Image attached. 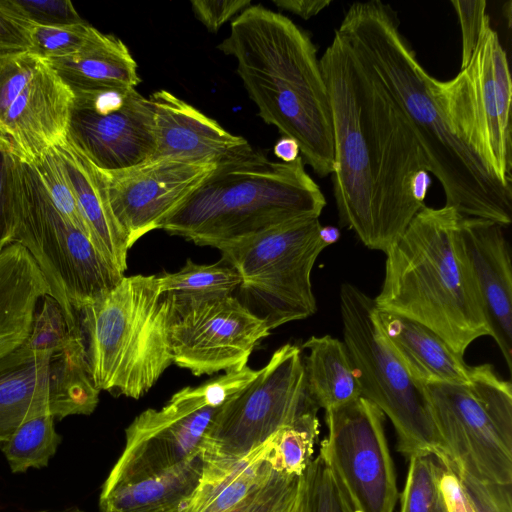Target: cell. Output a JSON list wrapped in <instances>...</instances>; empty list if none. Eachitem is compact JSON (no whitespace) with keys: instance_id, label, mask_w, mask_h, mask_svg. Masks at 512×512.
I'll list each match as a JSON object with an SVG mask.
<instances>
[{"instance_id":"1","label":"cell","mask_w":512,"mask_h":512,"mask_svg":"<svg viewBox=\"0 0 512 512\" xmlns=\"http://www.w3.org/2000/svg\"><path fill=\"white\" fill-rule=\"evenodd\" d=\"M333 123V194L340 225L386 253L425 205L413 194L428 171L406 116L335 31L319 59Z\"/></svg>"},{"instance_id":"35","label":"cell","mask_w":512,"mask_h":512,"mask_svg":"<svg viewBox=\"0 0 512 512\" xmlns=\"http://www.w3.org/2000/svg\"><path fill=\"white\" fill-rule=\"evenodd\" d=\"M94 29L86 21L60 27L32 25L30 52L43 60L70 56L85 45Z\"/></svg>"},{"instance_id":"4","label":"cell","mask_w":512,"mask_h":512,"mask_svg":"<svg viewBox=\"0 0 512 512\" xmlns=\"http://www.w3.org/2000/svg\"><path fill=\"white\" fill-rule=\"evenodd\" d=\"M461 213L424 205L386 251L380 311L414 320L438 334L458 355L489 335L482 301L465 257Z\"/></svg>"},{"instance_id":"17","label":"cell","mask_w":512,"mask_h":512,"mask_svg":"<svg viewBox=\"0 0 512 512\" xmlns=\"http://www.w3.org/2000/svg\"><path fill=\"white\" fill-rule=\"evenodd\" d=\"M168 296L173 363L195 376L242 369L270 334L266 321L232 295Z\"/></svg>"},{"instance_id":"42","label":"cell","mask_w":512,"mask_h":512,"mask_svg":"<svg viewBox=\"0 0 512 512\" xmlns=\"http://www.w3.org/2000/svg\"><path fill=\"white\" fill-rule=\"evenodd\" d=\"M32 24L20 18L0 0V55L30 52Z\"/></svg>"},{"instance_id":"22","label":"cell","mask_w":512,"mask_h":512,"mask_svg":"<svg viewBox=\"0 0 512 512\" xmlns=\"http://www.w3.org/2000/svg\"><path fill=\"white\" fill-rule=\"evenodd\" d=\"M71 186L89 238L118 271L127 269V237L109 204L100 170L67 138L53 147Z\"/></svg>"},{"instance_id":"34","label":"cell","mask_w":512,"mask_h":512,"mask_svg":"<svg viewBox=\"0 0 512 512\" xmlns=\"http://www.w3.org/2000/svg\"><path fill=\"white\" fill-rule=\"evenodd\" d=\"M31 164L54 206L73 226L89 238L71 186L54 149L52 148Z\"/></svg>"},{"instance_id":"43","label":"cell","mask_w":512,"mask_h":512,"mask_svg":"<svg viewBox=\"0 0 512 512\" xmlns=\"http://www.w3.org/2000/svg\"><path fill=\"white\" fill-rule=\"evenodd\" d=\"M251 5L249 0H192L191 7L209 32L216 33L223 24Z\"/></svg>"},{"instance_id":"38","label":"cell","mask_w":512,"mask_h":512,"mask_svg":"<svg viewBox=\"0 0 512 512\" xmlns=\"http://www.w3.org/2000/svg\"><path fill=\"white\" fill-rule=\"evenodd\" d=\"M19 158L0 143V252L14 243Z\"/></svg>"},{"instance_id":"12","label":"cell","mask_w":512,"mask_h":512,"mask_svg":"<svg viewBox=\"0 0 512 512\" xmlns=\"http://www.w3.org/2000/svg\"><path fill=\"white\" fill-rule=\"evenodd\" d=\"M321 228L319 218L297 219L218 249L270 330L315 314L311 273L328 246Z\"/></svg>"},{"instance_id":"30","label":"cell","mask_w":512,"mask_h":512,"mask_svg":"<svg viewBox=\"0 0 512 512\" xmlns=\"http://www.w3.org/2000/svg\"><path fill=\"white\" fill-rule=\"evenodd\" d=\"M161 293L180 297L210 298L232 295L241 285V277L229 264H196L187 259L177 272L157 276Z\"/></svg>"},{"instance_id":"8","label":"cell","mask_w":512,"mask_h":512,"mask_svg":"<svg viewBox=\"0 0 512 512\" xmlns=\"http://www.w3.org/2000/svg\"><path fill=\"white\" fill-rule=\"evenodd\" d=\"M14 242L44 274L71 330L78 312L124 277L54 206L31 163L19 159Z\"/></svg>"},{"instance_id":"41","label":"cell","mask_w":512,"mask_h":512,"mask_svg":"<svg viewBox=\"0 0 512 512\" xmlns=\"http://www.w3.org/2000/svg\"><path fill=\"white\" fill-rule=\"evenodd\" d=\"M451 4L460 22L462 36L461 69H463L470 62L479 42L487 2L485 0H452Z\"/></svg>"},{"instance_id":"44","label":"cell","mask_w":512,"mask_h":512,"mask_svg":"<svg viewBox=\"0 0 512 512\" xmlns=\"http://www.w3.org/2000/svg\"><path fill=\"white\" fill-rule=\"evenodd\" d=\"M441 463L439 483L448 512H477L458 476L446 462Z\"/></svg>"},{"instance_id":"10","label":"cell","mask_w":512,"mask_h":512,"mask_svg":"<svg viewBox=\"0 0 512 512\" xmlns=\"http://www.w3.org/2000/svg\"><path fill=\"white\" fill-rule=\"evenodd\" d=\"M453 133L488 172L512 188V81L506 51L486 14L468 65L451 80L428 78Z\"/></svg>"},{"instance_id":"6","label":"cell","mask_w":512,"mask_h":512,"mask_svg":"<svg viewBox=\"0 0 512 512\" xmlns=\"http://www.w3.org/2000/svg\"><path fill=\"white\" fill-rule=\"evenodd\" d=\"M99 391L139 399L173 363L170 298L156 275L124 276L78 312Z\"/></svg>"},{"instance_id":"32","label":"cell","mask_w":512,"mask_h":512,"mask_svg":"<svg viewBox=\"0 0 512 512\" xmlns=\"http://www.w3.org/2000/svg\"><path fill=\"white\" fill-rule=\"evenodd\" d=\"M318 435L317 415L280 428L272 435V448L268 455L272 469L289 476L304 474L313 460Z\"/></svg>"},{"instance_id":"46","label":"cell","mask_w":512,"mask_h":512,"mask_svg":"<svg viewBox=\"0 0 512 512\" xmlns=\"http://www.w3.org/2000/svg\"><path fill=\"white\" fill-rule=\"evenodd\" d=\"M273 152L276 158L284 163H291L301 156L297 142L294 139L285 136L276 142L273 147Z\"/></svg>"},{"instance_id":"29","label":"cell","mask_w":512,"mask_h":512,"mask_svg":"<svg viewBox=\"0 0 512 512\" xmlns=\"http://www.w3.org/2000/svg\"><path fill=\"white\" fill-rule=\"evenodd\" d=\"M55 417L46 413L22 423L0 447L13 473L48 466L62 436L56 431Z\"/></svg>"},{"instance_id":"25","label":"cell","mask_w":512,"mask_h":512,"mask_svg":"<svg viewBox=\"0 0 512 512\" xmlns=\"http://www.w3.org/2000/svg\"><path fill=\"white\" fill-rule=\"evenodd\" d=\"M46 61L71 91L135 88L141 82L127 46L96 28L78 52Z\"/></svg>"},{"instance_id":"16","label":"cell","mask_w":512,"mask_h":512,"mask_svg":"<svg viewBox=\"0 0 512 512\" xmlns=\"http://www.w3.org/2000/svg\"><path fill=\"white\" fill-rule=\"evenodd\" d=\"M74 95L46 60L0 55V143L32 163L66 138Z\"/></svg>"},{"instance_id":"36","label":"cell","mask_w":512,"mask_h":512,"mask_svg":"<svg viewBox=\"0 0 512 512\" xmlns=\"http://www.w3.org/2000/svg\"><path fill=\"white\" fill-rule=\"evenodd\" d=\"M80 330L69 328L59 304L46 295L42 298L40 310L36 311L31 333L24 346L33 350L60 351Z\"/></svg>"},{"instance_id":"11","label":"cell","mask_w":512,"mask_h":512,"mask_svg":"<svg viewBox=\"0 0 512 512\" xmlns=\"http://www.w3.org/2000/svg\"><path fill=\"white\" fill-rule=\"evenodd\" d=\"M245 366L176 392L160 409L140 413L126 428L122 454L103 487L140 480L201 457L218 410L257 376Z\"/></svg>"},{"instance_id":"31","label":"cell","mask_w":512,"mask_h":512,"mask_svg":"<svg viewBox=\"0 0 512 512\" xmlns=\"http://www.w3.org/2000/svg\"><path fill=\"white\" fill-rule=\"evenodd\" d=\"M224 512H309L308 469L300 476L273 470L261 485Z\"/></svg>"},{"instance_id":"28","label":"cell","mask_w":512,"mask_h":512,"mask_svg":"<svg viewBox=\"0 0 512 512\" xmlns=\"http://www.w3.org/2000/svg\"><path fill=\"white\" fill-rule=\"evenodd\" d=\"M308 351L304 369L308 393L325 411L361 397L355 370L343 341L330 335L312 336L302 345Z\"/></svg>"},{"instance_id":"37","label":"cell","mask_w":512,"mask_h":512,"mask_svg":"<svg viewBox=\"0 0 512 512\" xmlns=\"http://www.w3.org/2000/svg\"><path fill=\"white\" fill-rule=\"evenodd\" d=\"M309 512H355L330 467L318 454L308 467Z\"/></svg>"},{"instance_id":"24","label":"cell","mask_w":512,"mask_h":512,"mask_svg":"<svg viewBox=\"0 0 512 512\" xmlns=\"http://www.w3.org/2000/svg\"><path fill=\"white\" fill-rule=\"evenodd\" d=\"M388 342L421 383H469L474 366L465 363L438 334L406 317L377 309Z\"/></svg>"},{"instance_id":"7","label":"cell","mask_w":512,"mask_h":512,"mask_svg":"<svg viewBox=\"0 0 512 512\" xmlns=\"http://www.w3.org/2000/svg\"><path fill=\"white\" fill-rule=\"evenodd\" d=\"M340 311L343 342L361 397L389 418L398 451L408 458L418 454L445 456L425 385L413 376L382 332L374 299L355 285L343 283Z\"/></svg>"},{"instance_id":"18","label":"cell","mask_w":512,"mask_h":512,"mask_svg":"<svg viewBox=\"0 0 512 512\" xmlns=\"http://www.w3.org/2000/svg\"><path fill=\"white\" fill-rule=\"evenodd\" d=\"M66 138L97 168L126 169L155 152V116L135 88L72 91Z\"/></svg>"},{"instance_id":"26","label":"cell","mask_w":512,"mask_h":512,"mask_svg":"<svg viewBox=\"0 0 512 512\" xmlns=\"http://www.w3.org/2000/svg\"><path fill=\"white\" fill-rule=\"evenodd\" d=\"M272 435L247 454L202 460V471L184 512H224L261 485L272 473L268 455Z\"/></svg>"},{"instance_id":"21","label":"cell","mask_w":512,"mask_h":512,"mask_svg":"<svg viewBox=\"0 0 512 512\" xmlns=\"http://www.w3.org/2000/svg\"><path fill=\"white\" fill-rule=\"evenodd\" d=\"M149 100L155 116L153 159L219 164L251 147L245 138L231 134L169 91H156Z\"/></svg>"},{"instance_id":"3","label":"cell","mask_w":512,"mask_h":512,"mask_svg":"<svg viewBox=\"0 0 512 512\" xmlns=\"http://www.w3.org/2000/svg\"><path fill=\"white\" fill-rule=\"evenodd\" d=\"M218 49L236 59V72L262 120L294 139L318 176L331 175V105L310 35L281 13L250 5L232 21Z\"/></svg>"},{"instance_id":"19","label":"cell","mask_w":512,"mask_h":512,"mask_svg":"<svg viewBox=\"0 0 512 512\" xmlns=\"http://www.w3.org/2000/svg\"><path fill=\"white\" fill-rule=\"evenodd\" d=\"M217 164L149 159L115 171L100 170L109 204L129 249L167 216L214 171Z\"/></svg>"},{"instance_id":"14","label":"cell","mask_w":512,"mask_h":512,"mask_svg":"<svg viewBox=\"0 0 512 512\" xmlns=\"http://www.w3.org/2000/svg\"><path fill=\"white\" fill-rule=\"evenodd\" d=\"M82 332L60 351L26 346L0 359V447L25 421L90 415L99 402Z\"/></svg>"},{"instance_id":"33","label":"cell","mask_w":512,"mask_h":512,"mask_svg":"<svg viewBox=\"0 0 512 512\" xmlns=\"http://www.w3.org/2000/svg\"><path fill=\"white\" fill-rule=\"evenodd\" d=\"M442 463L434 454L409 458L400 512H448L440 489Z\"/></svg>"},{"instance_id":"45","label":"cell","mask_w":512,"mask_h":512,"mask_svg":"<svg viewBox=\"0 0 512 512\" xmlns=\"http://www.w3.org/2000/svg\"><path fill=\"white\" fill-rule=\"evenodd\" d=\"M331 0H274L273 3L281 9L307 20L331 4Z\"/></svg>"},{"instance_id":"23","label":"cell","mask_w":512,"mask_h":512,"mask_svg":"<svg viewBox=\"0 0 512 512\" xmlns=\"http://www.w3.org/2000/svg\"><path fill=\"white\" fill-rule=\"evenodd\" d=\"M50 286L29 251L12 243L0 252V359L22 347Z\"/></svg>"},{"instance_id":"20","label":"cell","mask_w":512,"mask_h":512,"mask_svg":"<svg viewBox=\"0 0 512 512\" xmlns=\"http://www.w3.org/2000/svg\"><path fill=\"white\" fill-rule=\"evenodd\" d=\"M459 233L482 301L490 336L497 343L511 371L512 266L504 227L490 220L461 214Z\"/></svg>"},{"instance_id":"9","label":"cell","mask_w":512,"mask_h":512,"mask_svg":"<svg viewBox=\"0 0 512 512\" xmlns=\"http://www.w3.org/2000/svg\"><path fill=\"white\" fill-rule=\"evenodd\" d=\"M425 389L446 456L457 470L487 483L512 484V386L490 364L469 383Z\"/></svg>"},{"instance_id":"5","label":"cell","mask_w":512,"mask_h":512,"mask_svg":"<svg viewBox=\"0 0 512 512\" xmlns=\"http://www.w3.org/2000/svg\"><path fill=\"white\" fill-rule=\"evenodd\" d=\"M304 164L301 156L284 163L249 147L217 164L160 229L219 249L289 221L319 218L326 200Z\"/></svg>"},{"instance_id":"15","label":"cell","mask_w":512,"mask_h":512,"mask_svg":"<svg viewBox=\"0 0 512 512\" xmlns=\"http://www.w3.org/2000/svg\"><path fill=\"white\" fill-rule=\"evenodd\" d=\"M384 417L363 397L325 411L328 434L319 455L355 512H394L399 497Z\"/></svg>"},{"instance_id":"27","label":"cell","mask_w":512,"mask_h":512,"mask_svg":"<svg viewBox=\"0 0 512 512\" xmlns=\"http://www.w3.org/2000/svg\"><path fill=\"white\" fill-rule=\"evenodd\" d=\"M202 459L198 457L140 480L103 487L101 512H184L198 485Z\"/></svg>"},{"instance_id":"13","label":"cell","mask_w":512,"mask_h":512,"mask_svg":"<svg viewBox=\"0 0 512 512\" xmlns=\"http://www.w3.org/2000/svg\"><path fill=\"white\" fill-rule=\"evenodd\" d=\"M306 385L301 348H278L256 378L216 413L204 437L201 459L247 454L280 428L317 415Z\"/></svg>"},{"instance_id":"47","label":"cell","mask_w":512,"mask_h":512,"mask_svg":"<svg viewBox=\"0 0 512 512\" xmlns=\"http://www.w3.org/2000/svg\"><path fill=\"white\" fill-rule=\"evenodd\" d=\"M321 234L324 241L328 244V246L336 242L340 235L339 230L332 226H322Z\"/></svg>"},{"instance_id":"39","label":"cell","mask_w":512,"mask_h":512,"mask_svg":"<svg viewBox=\"0 0 512 512\" xmlns=\"http://www.w3.org/2000/svg\"><path fill=\"white\" fill-rule=\"evenodd\" d=\"M4 5L32 25L60 27L81 23L69 0H2Z\"/></svg>"},{"instance_id":"40","label":"cell","mask_w":512,"mask_h":512,"mask_svg":"<svg viewBox=\"0 0 512 512\" xmlns=\"http://www.w3.org/2000/svg\"><path fill=\"white\" fill-rule=\"evenodd\" d=\"M440 460L446 462L458 476L477 512H512L511 485L480 481L455 469L445 459Z\"/></svg>"},{"instance_id":"48","label":"cell","mask_w":512,"mask_h":512,"mask_svg":"<svg viewBox=\"0 0 512 512\" xmlns=\"http://www.w3.org/2000/svg\"><path fill=\"white\" fill-rule=\"evenodd\" d=\"M34 512H84V511L80 510L79 508H76V507H70V508H65V509H61V510H38V511H34Z\"/></svg>"},{"instance_id":"2","label":"cell","mask_w":512,"mask_h":512,"mask_svg":"<svg viewBox=\"0 0 512 512\" xmlns=\"http://www.w3.org/2000/svg\"><path fill=\"white\" fill-rule=\"evenodd\" d=\"M396 12L379 0L355 2L336 30L400 107L419 142L446 206L465 216L512 222V188L491 175L453 133Z\"/></svg>"}]
</instances>
